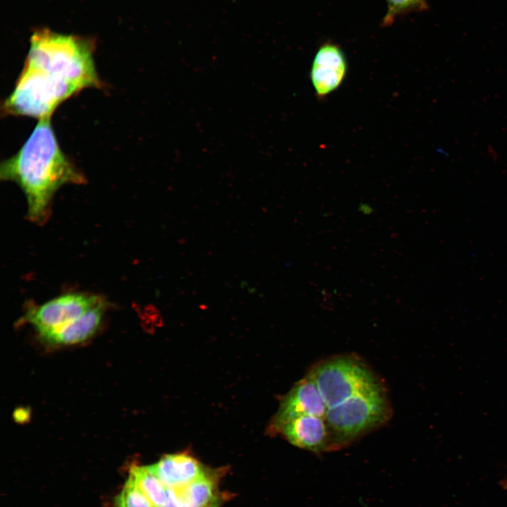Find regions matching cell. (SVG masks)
Segmentation results:
<instances>
[{"label": "cell", "instance_id": "cell-14", "mask_svg": "<svg viewBox=\"0 0 507 507\" xmlns=\"http://www.w3.org/2000/svg\"><path fill=\"white\" fill-rule=\"evenodd\" d=\"M116 507H154L149 499L129 476L122 491L117 496Z\"/></svg>", "mask_w": 507, "mask_h": 507}, {"label": "cell", "instance_id": "cell-6", "mask_svg": "<svg viewBox=\"0 0 507 507\" xmlns=\"http://www.w3.org/2000/svg\"><path fill=\"white\" fill-rule=\"evenodd\" d=\"M327 410V406L317 384L308 372L281 398L279 408L268 425L267 433L278 434L284 423L300 415H311L324 418Z\"/></svg>", "mask_w": 507, "mask_h": 507}, {"label": "cell", "instance_id": "cell-7", "mask_svg": "<svg viewBox=\"0 0 507 507\" xmlns=\"http://www.w3.org/2000/svg\"><path fill=\"white\" fill-rule=\"evenodd\" d=\"M346 72L347 61L343 50L333 43L322 44L315 53L310 71L316 96L323 99L337 89Z\"/></svg>", "mask_w": 507, "mask_h": 507}, {"label": "cell", "instance_id": "cell-8", "mask_svg": "<svg viewBox=\"0 0 507 507\" xmlns=\"http://www.w3.org/2000/svg\"><path fill=\"white\" fill-rule=\"evenodd\" d=\"M278 434L299 448L315 453L329 451L328 432L323 417H296L284 423Z\"/></svg>", "mask_w": 507, "mask_h": 507}, {"label": "cell", "instance_id": "cell-10", "mask_svg": "<svg viewBox=\"0 0 507 507\" xmlns=\"http://www.w3.org/2000/svg\"><path fill=\"white\" fill-rule=\"evenodd\" d=\"M149 467L170 489L182 487L206 474L202 464L186 452L165 455Z\"/></svg>", "mask_w": 507, "mask_h": 507}, {"label": "cell", "instance_id": "cell-16", "mask_svg": "<svg viewBox=\"0 0 507 507\" xmlns=\"http://www.w3.org/2000/svg\"><path fill=\"white\" fill-rule=\"evenodd\" d=\"M506 487H507V483H506Z\"/></svg>", "mask_w": 507, "mask_h": 507}, {"label": "cell", "instance_id": "cell-5", "mask_svg": "<svg viewBox=\"0 0 507 507\" xmlns=\"http://www.w3.org/2000/svg\"><path fill=\"white\" fill-rule=\"evenodd\" d=\"M101 300V298L95 295L66 294L42 305L29 308L23 320L35 327L40 334L72 321Z\"/></svg>", "mask_w": 507, "mask_h": 507}, {"label": "cell", "instance_id": "cell-11", "mask_svg": "<svg viewBox=\"0 0 507 507\" xmlns=\"http://www.w3.org/2000/svg\"><path fill=\"white\" fill-rule=\"evenodd\" d=\"M214 483L208 473L191 483L176 489H168L165 507H215Z\"/></svg>", "mask_w": 507, "mask_h": 507}, {"label": "cell", "instance_id": "cell-2", "mask_svg": "<svg viewBox=\"0 0 507 507\" xmlns=\"http://www.w3.org/2000/svg\"><path fill=\"white\" fill-rule=\"evenodd\" d=\"M0 177L21 188L27 199V217L38 223L46 220L51 201L60 187L85 181L61 150L51 118L39 120L18 151L1 163Z\"/></svg>", "mask_w": 507, "mask_h": 507}, {"label": "cell", "instance_id": "cell-1", "mask_svg": "<svg viewBox=\"0 0 507 507\" xmlns=\"http://www.w3.org/2000/svg\"><path fill=\"white\" fill-rule=\"evenodd\" d=\"M89 39L49 30L33 33L14 88L2 105L6 115L51 118L63 101L86 88H102Z\"/></svg>", "mask_w": 507, "mask_h": 507}, {"label": "cell", "instance_id": "cell-3", "mask_svg": "<svg viewBox=\"0 0 507 507\" xmlns=\"http://www.w3.org/2000/svg\"><path fill=\"white\" fill-rule=\"evenodd\" d=\"M392 406L384 384L328 408L324 417L329 451L340 450L381 427L390 419Z\"/></svg>", "mask_w": 507, "mask_h": 507}, {"label": "cell", "instance_id": "cell-13", "mask_svg": "<svg viewBox=\"0 0 507 507\" xmlns=\"http://www.w3.org/2000/svg\"><path fill=\"white\" fill-rule=\"evenodd\" d=\"M387 9L382 21L384 27L391 25L401 15L423 11L427 8L426 0H386Z\"/></svg>", "mask_w": 507, "mask_h": 507}, {"label": "cell", "instance_id": "cell-4", "mask_svg": "<svg viewBox=\"0 0 507 507\" xmlns=\"http://www.w3.org/2000/svg\"><path fill=\"white\" fill-rule=\"evenodd\" d=\"M308 372L314 378L327 408L383 384L371 368L353 354L330 356L316 363Z\"/></svg>", "mask_w": 507, "mask_h": 507}, {"label": "cell", "instance_id": "cell-9", "mask_svg": "<svg viewBox=\"0 0 507 507\" xmlns=\"http://www.w3.org/2000/svg\"><path fill=\"white\" fill-rule=\"evenodd\" d=\"M102 299L78 318L66 324L39 334L40 340L49 346H63L83 342L99 329L105 311Z\"/></svg>", "mask_w": 507, "mask_h": 507}, {"label": "cell", "instance_id": "cell-12", "mask_svg": "<svg viewBox=\"0 0 507 507\" xmlns=\"http://www.w3.org/2000/svg\"><path fill=\"white\" fill-rule=\"evenodd\" d=\"M129 476L149 499L154 507L167 506L168 488L161 482L149 465L131 467Z\"/></svg>", "mask_w": 507, "mask_h": 507}, {"label": "cell", "instance_id": "cell-15", "mask_svg": "<svg viewBox=\"0 0 507 507\" xmlns=\"http://www.w3.org/2000/svg\"><path fill=\"white\" fill-rule=\"evenodd\" d=\"M29 417V412L27 408H18L14 413V418L18 422H25Z\"/></svg>", "mask_w": 507, "mask_h": 507}]
</instances>
